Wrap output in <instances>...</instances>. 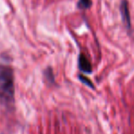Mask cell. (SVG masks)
<instances>
[{"label": "cell", "mask_w": 134, "mask_h": 134, "mask_svg": "<svg viewBox=\"0 0 134 134\" xmlns=\"http://www.w3.org/2000/svg\"><path fill=\"white\" fill-rule=\"evenodd\" d=\"M14 72L10 66L0 64V102L11 105L14 102Z\"/></svg>", "instance_id": "cell-1"}, {"label": "cell", "mask_w": 134, "mask_h": 134, "mask_svg": "<svg viewBox=\"0 0 134 134\" xmlns=\"http://www.w3.org/2000/svg\"><path fill=\"white\" fill-rule=\"evenodd\" d=\"M79 79H80V80L81 81L82 83H84V84H86L88 87H90V88H94V85L93 83L90 81V80H88L87 77H85L84 75H79Z\"/></svg>", "instance_id": "cell-6"}, {"label": "cell", "mask_w": 134, "mask_h": 134, "mask_svg": "<svg viewBox=\"0 0 134 134\" xmlns=\"http://www.w3.org/2000/svg\"><path fill=\"white\" fill-rule=\"evenodd\" d=\"M120 15H121V18H122V22H123V24L125 25V27L128 30H131V14H130V9H129V4H128L127 0H122L120 2Z\"/></svg>", "instance_id": "cell-2"}, {"label": "cell", "mask_w": 134, "mask_h": 134, "mask_svg": "<svg viewBox=\"0 0 134 134\" xmlns=\"http://www.w3.org/2000/svg\"><path fill=\"white\" fill-rule=\"evenodd\" d=\"M91 0H79L78 2V7L80 9H88L91 7Z\"/></svg>", "instance_id": "cell-4"}, {"label": "cell", "mask_w": 134, "mask_h": 134, "mask_svg": "<svg viewBox=\"0 0 134 134\" xmlns=\"http://www.w3.org/2000/svg\"><path fill=\"white\" fill-rule=\"evenodd\" d=\"M45 77H46L47 80H48L49 83H54L55 82L53 70H52L51 68H48V69L45 70Z\"/></svg>", "instance_id": "cell-5"}, {"label": "cell", "mask_w": 134, "mask_h": 134, "mask_svg": "<svg viewBox=\"0 0 134 134\" xmlns=\"http://www.w3.org/2000/svg\"><path fill=\"white\" fill-rule=\"evenodd\" d=\"M78 64H79V69H80V70L81 72L85 73V74H90V73H92L91 63H90L88 58H87L84 54H82V53L80 54Z\"/></svg>", "instance_id": "cell-3"}]
</instances>
